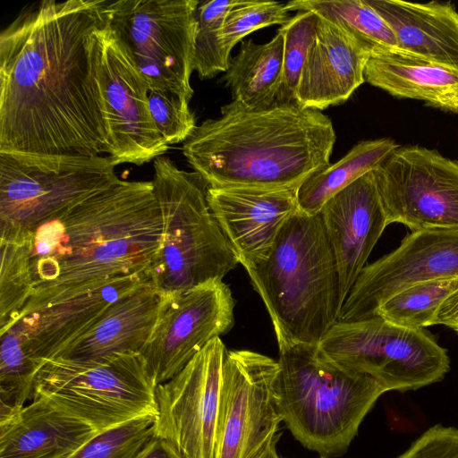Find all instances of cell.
I'll return each instance as SVG.
<instances>
[{"label": "cell", "mask_w": 458, "mask_h": 458, "mask_svg": "<svg viewBox=\"0 0 458 458\" xmlns=\"http://www.w3.org/2000/svg\"><path fill=\"white\" fill-rule=\"evenodd\" d=\"M98 81L109 157L116 165H143L168 145L149 112L148 83L129 51L106 22L98 30Z\"/></svg>", "instance_id": "cell-13"}, {"label": "cell", "mask_w": 458, "mask_h": 458, "mask_svg": "<svg viewBox=\"0 0 458 458\" xmlns=\"http://www.w3.org/2000/svg\"><path fill=\"white\" fill-rule=\"evenodd\" d=\"M458 287V276L410 285L389 297L376 316L397 327L419 330L434 326L446 297Z\"/></svg>", "instance_id": "cell-29"}, {"label": "cell", "mask_w": 458, "mask_h": 458, "mask_svg": "<svg viewBox=\"0 0 458 458\" xmlns=\"http://www.w3.org/2000/svg\"><path fill=\"white\" fill-rule=\"evenodd\" d=\"M226 347L216 337L177 375L156 387V435L186 458H214Z\"/></svg>", "instance_id": "cell-15"}, {"label": "cell", "mask_w": 458, "mask_h": 458, "mask_svg": "<svg viewBox=\"0 0 458 458\" xmlns=\"http://www.w3.org/2000/svg\"><path fill=\"white\" fill-rule=\"evenodd\" d=\"M398 458H458V428L435 425L422 433Z\"/></svg>", "instance_id": "cell-36"}, {"label": "cell", "mask_w": 458, "mask_h": 458, "mask_svg": "<svg viewBox=\"0 0 458 458\" xmlns=\"http://www.w3.org/2000/svg\"><path fill=\"white\" fill-rule=\"evenodd\" d=\"M365 81L399 98L458 114V71L402 54L370 55Z\"/></svg>", "instance_id": "cell-24"}, {"label": "cell", "mask_w": 458, "mask_h": 458, "mask_svg": "<svg viewBox=\"0 0 458 458\" xmlns=\"http://www.w3.org/2000/svg\"><path fill=\"white\" fill-rule=\"evenodd\" d=\"M318 17L301 11L277 30L284 38L283 74L277 102H296L301 73L314 44Z\"/></svg>", "instance_id": "cell-33"}, {"label": "cell", "mask_w": 458, "mask_h": 458, "mask_svg": "<svg viewBox=\"0 0 458 458\" xmlns=\"http://www.w3.org/2000/svg\"><path fill=\"white\" fill-rule=\"evenodd\" d=\"M268 458H280L279 455L277 454V452L276 450L274 451L271 455L268 457Z\"/></svg>", "instance_id": "cell-39"}, {"label": "cell", "mask_w": 458, "mask_h": 458, "mask_svg": "<svg viewBox=\"0 0 458 458\" xmlns=\"http://www.w3.org/2000/svg\"><path fill=\"white\" fill-rule=\"evenodd\" d=\"M198 0L102 1L107 25L125 46L149 90L193 96Z\"/></svg>", "instance_id": "cell-10"}, {"label": "cell", "mask_w": 458, "mask_h": 458, "mask_svg": "<svg viewBox=\"0 0 458 458\" xmlns=\"http://www.w3.org/2000/svg\"><path fill=\"white\" fill-rule=\"evenodd\" d=\"M284 38L277 30L264 44L252 39L241 42L239 52L222 78L231 91L232 101L250 110L277 103L283 74Z\"/></svg>", "instance_id": "cell-25"}, {"label": "cell", "mask_w": 458, "mask_h": 458, "mask_svg": "<svg viewBox=\"0 0 458 458\" xmlns=\"http://www.w3.org/2000/svg\"><path fill=\"white\" fill-rule=\"evenodd\" d=\"M279 406L293 436L322 456L344 454L386 393L371 377L326 356L318 344L278 345Z\"/></svg>", "instance_id": "cell-5"}, {"label": "cell", "mask_w": 458, "mask_h": 458, "mask_svg": "<svg viewBox=\"0 0 458 458\" xmlns=\"http://www.w3.org/2000/svg\"><path fill=\"white\" fill-rule=\"evenodd\" d=\"M400 146L390 138L358 142L346 155L317 172L297 189L298 210L315 215L335 194L377 169Z\"/></svg>", "instance_id": "cell-26"}, {"label": "cell", "mask_w": 458, "mask_h": 458, "mask_svg": "<svg viewBox=\"0 0 458 458\" xmlns=\"http://www.w3.org/2000/svg\"><path fill=\"white\" fill-rule=\"evenodd\" d=\"M458 276V230L413 231L400 245L366 265L340 311L338 321L376 316L395 293L418 283Z\"/></svg>", "instance_id": "cell-16"}, {"label": "cell", "mask_w": 458, "mask_h": 458, "mask_svg": "<svg viewBox=\"0 0 458 458\" xmlns=\"http://www.w3.org/2000/svg\"><path fill=\"white\" fill-rule=\"evenodd\" d=\"M435 325H443L458 332V287L441 304Z\"/></svg>", "instance_id": "cell-38"}, {"label": "cell", "mask_w": 458, "mask_h": 458, "mask_svg": "<svg viewBox=\"0 0 458 458\" xmlns=\"http://www.w3.org/2000/svg\"><path fill=\"white\" fill-rule=\"evenodd\" d=\"M318 344L330 360L371 377L385 392L427 386L450 369L446 350L428 331L397 327L378 316L337 321Z\"/></svg>", "instance_id": "cell-9"}, {"label": "cell", "mask_w": 458, "mask_h": 458, "mask_svg": "<svg viewBox=\"0 0 458 458\" xmlns=\"http://www.w3.org/2000/svg\"><path fill=\"white\" fill-rule=\"evenodd\" d=\"M245 270L270 316L278 345L318 344L338 321L341 283L320 212L297 210L268 257Z\"/></svg>", "instance_id": "cell-4"}, {"label": "cell", "mask_w": 458, "mask_h": 458, "mask_svg": "<svg viewBox=\"0 0 458 458\" xmlns=\"http://www.w3.org/2000/svg\"><path fill=\"white\" fill-rule=\"evenodd\" d=\"M153 168L162 221L161 246L150 267L154 284L161 294H174L223 281L240 261L208 208V185L167 157H157Z\"/></svg>", "instance_id": "cell-6"}, {"label": "cell", "mask_w": 458, "mask_h": 458, "mask_svg": "<svg viewBox=\"0 0 458 458\" xmlns=\"http://www.w3.org/2000/svg\"><path fill=\"white\" fill-rule=\"evenodd\" d=\"M148 107L158 132L168 146L184 142L197 126L189 101L173 92L149 90Z\"/></svg>", "instance_id": "cell-35"}, {"label": "cell", "mask_w": 458, "mask_h": 458, "mask_svg": "<svg viewBox=\"0 0 458 458\" xmlns=\"http://www.w3.org/2000/svg\"><path fill=\"white\" fill-rule=\"evenodd\" d=\"M277 360L250 351H227L222 375L214 458H268L283 417Z\"/></svg>", "instance_id": "cell-11"}, {"label": "cell", "mask_w": 458, "mask_h": 458, "mask_svg": "<svg viewBox=\"0 0 458 458\" xmlns=\"http://www.w3.org/2000/svg\"><path fill=\"white\" fill-rule=\"evenodd\" d=\"M137 458H186L167 439L155 434Z\"/></svg>", "instance_id": "cell-37"}, {"label": "cell", "mask_w": 458, "mask_h": 458, "mask_svg": "<svg viewBox=\"0 0 458 458\" xmlns=\"http://www.w3.org/2000/svg\"><path fill=\"white\" fill-rule=\"evenodd\" d=\"M107 156L0 153V241L16 242L121 179Z\"/></svg>", "instance_id": "cell-7"}, {"label": "cell", "mask_w": 458, "mask_h": 458, "mask_svg": "<svg viewBox=\"0 0 458 458\" xmlns=\"http://www.w3.org/2000/svg\"><path fill=\"white\" fill-rule=\"evenodd\" d=\"M286 3L238 0L228 12L223 25V40L231 53L242 38L259 29L284 25L291 18Z\"/></svg>", "instance_id": "cell-34"}, {"label": "cell", "mask_w": 458, "mask_h": 458, "mask_svg": "<svg viewBox=\"0 0 458 458\" xmlns=\"http://www.w3.org/2000/svg\"><path fill=\"white\" fill-rule=\"evenodd\" d=\"M162 296L154 330L140 352L156 386L173 378L234 324L235 300L223 281Z\"/></svg>", "instance_id": "cell-14"}, {"label": "cell", "mask_w": 458, "mask_h": 458, "mask_svg": "<svg viewBox=\"0 0 458 458\" xmlns=\"http://www.w3.org/2000/svg\"><path fill=\"white\" fill-rule=\"evenodd\" d=\"M320 215L336 259L344 302L388 225L374 171L332 197Z\"/></svg>", "instance_id": "cell-18"}, {"label": "cell", "mask_w": 458, "mask_h": 458, "mask_svg": "<svg viewBox=\"0 0 458 458\" xmlns=\"http://www.w3.org/2000/svg\"><path fill=\"white\" fill-rule=\"evenodd\" d=\"M157 415L97 432L67 458H137L156 434Z\"/></svg>", "instance_id": "cell-32"}, {"label": "cell", "mask_w": 458, "mask_h": 458, "mask_svg": "<svg viewBox=\"0 0 458 458\" xmlns=\"http://www.w3.org/2000/svg\"><path fill=\"white\" fill-rule=\"evenodd\" d=\"M366 2L390 26L402 55L458 71V12L452 4Z\"/></svg>", "instance_id": "cell-23"}, {"label": "cell", "mask_w": 458, "mask_h": 458, "mask_svg": "<svg viewBox=\"0 0 458 458\" xmlns=\"http://www.w3.org/2000/svg\"><path fill=\"white\" fill-rule=\"evenodd\" d=\"M163 296L146 283L114 301L83 335L54 359L90 360L118 352H139L156 326Z\"/></svg>", "instance_id": "cell-21"}, {"label": "cell", "mask_w": 458, "mask_h": 458, "mask_svg": "<svg viewBox=\"0 0 458 458\" xmlns=\"http://www.w3.org/2000/svg\"><path fill=\"white\" fill-rule=\"evenodd\" d=\"M197 125L182 144L208 187L298 189L330 165L335 131L321 111L297 102L250 110L234 101Z\"/></svg>", "instance_id": "cell-3"}, {"label": "cell", "mask_w": 458, "mask_h": 458, "mask_svg": "<svg viewBox=\"0 0 458 458\" xmlns=\"http://www.w3.org/2000/svg\"><path fill=\"white\" fill-rule=\"evenodd\" d=\"M97 431L44 396L0 423V458H67Z\"/></svg>", "instance_id": "cell-22"}, {"label": "cell", "mask_w": 458, "mask_h": 458, "mask_svg": "<svg viewBox=\"0 0 458 458\" xmlns=\"http://www.w3.org/2000/svg\"><path fill=\"white\" fill-rule=\"evenodd\" d=\"M292 11H309L335 25L369 55L401 54L387 22L366 0H293Z\"/></svg>", "instance_id": "cell-27"}, {"label": "cell", "mask_w": 458, "mask_h": 458, "mask_svg": "<svg viewBox=\"0 0 458 458\" xmlns=\"http://www.w3.org/2000/svg\"><path fill=\"white\" fill-rule=\"evenodd\" d=\"M0 423L31 399L35 377L44 363L32 357L25 336L15 322L0 332Z\"/></svg>", "instance_id": "cell-28"}, {"label": "cell", "mask_w": 458, "mask_h": 458, "mask_svg": "<svg viewBox=\"0 0 458 458\" xmlns=\"http://www.w3.org/2000/svg\"><path fill=\"white\" fill-rule=\"evenodd\" d=\"M161 240L152 181L121 180L91 195L18 241L29 249L34 283L21 317L99 283L150 273Z\"/></svg>", "instance_id": "cell-2"}, {"label": "cell", "mask_w": 458, "mask_h": 458, "mask_svg": "<svg viewBox=\"0 0 458 458\" xmlns=\"http://www.w3.org/2000/svg\"><path fill=\"white\" fill-rule=\"evenodd\" d=\"M151 281L150 273L110 279L25 314L16 322L29 352L42 363L54 359L89 330L114 301Z\"/></svg>", "instance_id": "cell-19"}, {"label": "cell", "mask_w": 458, "mask_h": 458, "mask_svg": "<svg viewBox=\"0 0 458 458\" xmlns=\"http://www.w3.org/2000/svg\"><path fill=\"white\" fill-rule=\"evenodd\" d=\"M320 458H327V457H326V456H321Z\"/></svg>", "instance_id": "cell-40"}, {"label": "cell", "mask_w": 458, "mask_h": 458, "mask_svg": "<svg viewBox=\"0 0 458 458\" xmlns=\"http://www.w3.org/2000/svg\"><path fill=\"white\" fill-rule=\"evenodd\" d=\"M0 332L18 321L34 291L30 251L24 242H2Z\"/></svg>", "instance_id": "cell-31"}, {"label": "cell", "mask_w": 458, "mask_h": 458, "mask_svg": "<svg viewBox=\"0 0 458 458\" xmlns=\"http://www.w3.org/2000/svg\"><path fill=\"white\" fill-rule=\"evenodd\" d=\"M238 0L199 2L195 11L193 70L199 79H211L225 72L230 64V52L223 40L224 21Z\"/></svg>", "instance_id": "cell-30"}, {"label": "cell", "mask_w": 458, "mask_h": 458, "mask_svg": "<svg viewBox=\"0 0 458 458\" xmlns=\"http://www.w3.org/2000/svg\"><path fill=\"white\" fill-rule=\"evenodd\" d=\"M156 387L139 352L81 361L57 358L39 369L31 399L44 396L100 432L157 415Z\"/></svg>", "instance_id": "cell-8"}, {"label": "cell", "mask_w": 458, "mask_h": 458, "mask_svg": "<svg viewBox=\"0 0 458 458\" xmlns=\"http://www.w3.org/2000/svg\"><path fill=\"white\" fill-rule=\"evenodd\" d=\"M296 189L207 187L208 208L246 269L266 259L298 210Z\"/></svg>", "instance_id": "cell-17"}, {"label": "cell", "mask_w": 458, "mask_h": 458, "mask_svg": "<svg viewBox=\"0 0 458 458\" xmlns=\"http://www.w3.org/2000/svg\"><path fill=\"white\" fill-rule=\"evenodd\" d=\"M318 17L316 38L301 73L296 102L321 111L344 103L365 82L370 55L341 29Z\"/></svg>", "instance_id": "cell-20"}, {"label": "cell", "mask_w": 458, "mask_h": 458, "mask_svg": "<svg viewBox=\"0 0 458 458\" xmlns=\"http://www.w3.org/2000/svg\"><path fill=\"white\" fill-rule=\"evenodd\" d=\"M103 0L41 1L0 34V153L98 157Z\"/></svg>", "instance_id": "cell-1"}, {"label": "cell", "mask_w": 458, "mask_h": 458, "mask_svg": "<svg viewBox=\"0 0 458 458\" xmlns=\"http://www.w3.org/2000/svg\"><path fill=\"white\" fill-rule=\"evenodd\" d=\"M387 225L458 230V161L420 146L397 148L374 170Z\"/></svg>", "instance_id": "cell-12"}]
</instances>
